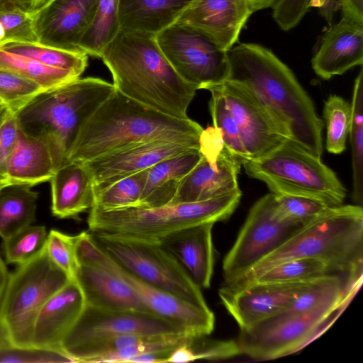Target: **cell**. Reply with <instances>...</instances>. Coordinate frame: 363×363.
Instances as JSON below:
<instances>
[{"label":"cell","instance_id":"1","mask_svg":"<svg viewBox=\"0 0 363 363\" xmlns=\"http://www.w3.org/2000/svg\"><path fill=\"white\" fill-rule=\"evenodd\" d=\"M228 75L249 89L288 132L313 155L323 153V121L292 71L268 48L252 43L227 51Z\"/></svg>","mask_w":363,"mask_h":363},{"label":"cell","instance_id":"2","mask_svg":"<svg viewBox=\"0 0 363 363\" xmlns=\"http://www.w3.org/2000/svg\"><path fill=\"white\" fill-rule=\"evenodd\" d=\"M202 130L203 128L189 118L182 119L164 114L115 89L81 126L68 162H85L155 140L199 148Z\"/></svg>","mask_w":363,"mask_h":363},{"label":"cell","instance_id":"3","mask_svg":"<svg viewBox=\"0 0 363 363\" xmlns=\"http://www.w3.org/2000/svg\"><path fill=\"white\" fill-rule=\"evenodd\" d=\"M101 59L116 91L169 116L189 118L187 108L197 89L174 70L156 35L121 28Z\"/></svg>","mask_w":363,"mask_h":363},{"label":"cell","instance_id":"4","mask_svg":"<svg viewBox=\"0 0 363 363\" xmlns=\"http://www.w3.org/2000/svg\"><path fill=\"white\" fill-rule=\"evenodd\" d=\"M317 258L360 284L363 272V208L358 205L330 207L296 230L281 245L243 274L223 286H244L269 269L295 259Z\"/></svg>","mask_w":363,"mask_h":363},{"label":"cell","instance_id":"5","mask_svg":"<svg viewBox=\"0 0 363 363\" xmlns=\"http://www.w3.org/2000/svg\"><path fill=\"white\" fill-rule=\"evenodd\" d=\"M114 91L113 84L96 77L43 90L15 113L18 128L47 144L56 169L68 162L84 122Z\"/></svg>","mask_w":363,"mask_h":363},{"label":"cell","instance_id":"6","mask_svg":"<svg viewBox=\"0 0 363 363\" xmlns=\"http://www.w3.org/2000/svg\"><path fill=\"white\" fill-rule=\"evenodd\" d=\"M241 196L238 189L226 195L199 202L111 210L94 206L90 209L87 224L94 234L159 240L189 226L228 219L238 207Z\"/></svg>","mask_w":363,"mask_h":363},{"label":"cell","instance_id":"7","mask_svg":"<svg viewBox=\"0 0 363 363\" xmlns=\"http://www.w3.org/2000/svg\"><path fill=\"white\" fill-rule=\"evenodd\" d=\"M244 166L251 178L264 182L277 195L301 196L334 207L342 205L346 189L336 174L295 141L287 139L261 158Z\"/></svg>","mask_w":363,"mask_h":363},{"label":"cell","instance_id":"8","mask_svg":"<svg viewBox=\"0 0 363 363\" xmlns=\"http://www.w3.org/2000/svg\"><path fill=\"white\" fill-rule=\"evenodd\" d=\"M69 279L48 257L46 248L9 274L0 301V316L12 345L31 346L35 318L45 303Z\"/></svg>","mask_w":363,"mask_h":363},{"label":"cell","instance_id":"9","mask_svg":"<svg viewBox=\"0 0 363 363\" xmlns=\"http://www.w3.org/2000/svg\"><path fill=\"white\" fill-rule=\"evenodd\" d=\"M92 235L118 264L142 281L186 302L208 307L201 289L159 240Z\"/></svg>","mask_w":363,"mask_h":363},{"label":"cell","instance_id":"10","mask_svg":"<svg viewBox=\"0 0 363 363\" xmlns=\"http://www.w3.org/2000/svg\"><path fill=\"white\" fill-rule=\"evenodd\" d=\"M347 303H329L310 312H282L240 330L237 341L240 353L259 360L279 358L296 352L322 333Z\"/></svg>","mask_w":363,"mask_h":363},{"label":"cell","instance_id":"11","mask_svg":"<svg viewBox=\"0 0 363 363\" xmlns=\"http://www.w3.org/2000/svg\"><path fill=\"white\" fill-rule=\"evenodd\" d=\"M76 257L78 264L86 262L98 264L125 282L150 313L183 327L199 337L206 336L213 330L215 316L208 307L186 302L142 281L105 252L92 233L82 232L76 235Z\"/></svg>","mask_w":363,"mask_h":363},{"label":"cell","instance_id":"12","mask_svg":"<svg viewBox=\"0 0 363 363\" xmlns=\"http://www.w3.org/2000/svg\"><path fill=\"white\" fill-rule=\"evenodd\" d=\"M156 40L177 74L197 90L227 79V52L191 27L175 22L158 33Z\"/></svg>","mask_w":363,"mask_h":363},{"label":"cell","instance_id":"13","mask_svg":"<svg viewBox=\"0 0 363 363\" xmlns=\"http://www.w3.org/2000/svg\"><path fill=\"white\" fill-rule=\"evenodd\" d=\"M274 196L270 192L250 208L233 246L223 259L224 284L243 274L301 228L280 221L274 214Z\"/></svg>","mask_w":363,"mask_h":363},{"label":"cell","instance_id":"14","mask_svg":"<svg viewBox=\"0 0 363 363\" xmlns=\"http://www.w3.org/2000/svg\"><path fill=\"white\" fill-rule=\"evenodd\" d=\"M182 333L196 335L183 327L148 312L111 310L85 305L78 319L64 338L61 349L68 354L72 350L86 343L117 335H154Z\"/></svg>","mask_w":363,"mask_h":363},{"label":"cell","instance_id":"15","mask_svg":"<svg viewBox=\"0 0 363 363\" xmlns=\"http://www.w3.org/2000/svg\"><path fill=\"white\" fill-rule=\"evenodd\" d=\"M213 86L220 91L230 111L249 160L264 157L290 138L283 125L245 86L225 79Z\"/></svg>","mask_w":363,"mask_h":363},{"label":"cell","instance_id":"16","mask_svg":"<svg viewBox=\"0 0 363 363\" xmlns=\"http://www.w3.org/2000/svg\"><path fill=\"white\" fill-rule=\"evenodd\" d=\"M313 281H253L235 289L223 286L218 291V296L240 330H245L285 310L298 294Z\"/></svg>","mask_w":363,"mask_h":363},{"label":"cell","instance_id":"17","mask_svg":"<svg viewBox=\"0 0 363 363\" xmlns=\"http://www.w3.org/2000/svg\"><path fill=\"white\" fill-rule=\"evenodd\" d=\"M96 5L97 0H48L31 12L38 43L79 50V43L92 21Z\"/></svg>","mask_w":363,"mask_h":363},{"label":"cell","instance_id":"18","mask_svg":"<svg viewBox=\"0 0 363 363\" xmlns=\"http://www.w3.org/2000/svg\"><path fill=\"white\" fill-rule=\"evenodd\" d=\"M254 12L247 0H191L176 22L196 30L227 52Z\"/></svg>","mask_w":363,"mask_h":363},{"label":"cell","instance_id":"19","mask_svg":"<svg viewBox=\"0 0 363 363\" xmlns=\"http://www.w3.org/2000/svg\"><path fill=\"white\" fill-rule=\"evenodd\" d=\"M199 150L201 160L182 180L170 203L203 201L239 189L242 165L225 147Z\"/></svg>","mask_w":363,"mask_h":363},{"label":"cell","instance_id":"20","mask_svg":"<svg viewBox=\"0 0 363 363\" xmlns=\"http://www.w3.org/2000/svg\"><path fill=\"white\" fill-rule=\"evenodd\" d=\"M191 148L187 144L155 140L123 148L83 163L94 192L130 174L147 169L166 158Z\"/></svg>","mask_w":363,"mask_h":363},{"label":"cell","instance_id":"21","mask_svg":"<svg viewBox=\"0 0 363 363\" xmlns=\"http://www.w3.org/2000/svg\"><path fill=\"white\" fill-rule=\"evenodd\" d=\"M311 63L315 73L323 79L362 66L363 23L342 16L323 36Z\"/></svg>","mask_w":363,"mask_h":363},{"label":"cell","instance_id":"22","mask_svg":"<svg viewBox=\"0 0 363 363\" xmlns=\"http://www.w3.org/2000/svg\"><path fill=\"white\" fill-rule=\"evenodd\" d=\"M85 305L79 284L69 279L40 310L33 325L31 346L62 350L61 344Z\"/></svg>","mask_w":363,"mask_h":363},{"label":"cell","instance_id":"23","mask_svg":"<svg viewBox=\"0 0 363 363\" xmlns=\"http://www.w3.org/2000/svg\"><path fill=\"white\" fill-rule=\"evenodd\" d=\"M214 223L189 226L159 240L201 289L211 286L214 267Z\"/></svg>","mask_w":363,"mask_h":363},{"label":"cell","instance_id":"24","mask_svg":"<svg viewBox=\"0 0 363 363\" xmlns=\"http://www.w3.org/2000/svg\"><path fill=\"white\" fill-rule=\"evenodd\" d=\"M75 280L83 292L86 305L150 313L125 282L98 264L79 262Z\"/></svg>","mask_w":363,"mask_h":363},{"label":"cell","instance_id":"25","mask_svg":"<svg viewBox=\"0 0 363 363\" xmlns=\"http://www.w3.org/2000/svg\"><path fill=\"white\" fill-rule=\"evenodd\" d=\"M50 182L54 216L77 218L94 206V183L83 163L70 161L64 164L55 169Z\"/></svg>","mask_w":363,"mask_h":363},{"label":"cell","instance_id":"26","mask_svg":"<svg viewBox=\"0 0 363 363\" xmlns=\"http://www.w3.org/2000/svg\"><path fill=\"white\" fill-rule=\"evenodd\" d=\"M55 167L47 144L30 136L18 128L16 141L9 155L5 184L31 186L48 182Z\"/></svg>","mask_w":363,"mask_h":363},{"label":"cell","instance_id":"27","mask_svg":"<svg viewBox=\"0 0 363 363\" xmlns=\"http://www.w3.org/2000/svg\"><path fill=\"white\" fill-rule=\"evenodd\" d=\"M201 157L199 148H191L149 168L139 206L152 208L170 203L180 182Z\"/></svg>","mask_w":363,"mask_h":363},{"label":"cell","instance_id":"28","mask_svg":"<svg viewBox=\"0 0 363 363\" xmlns=\"http://www.w3.org/2000/svg\"><path fill=\"white\" fill-rule=\"evenodd\" d=\"M191 0H118V16L123 29L158 33L175 23Z\"/></svg>","mask_w":363,"mask_h":363},{"label":"cell","instance_id":"29","mask_svg":"<svg viewBox=\"0 0 363 363\" xmlns=\"http://www.w3.org/2000/svg\"><path fill=\"white\" fill-rule=\"evenodd\" d=\"M27 184H4L0 187V236L3 240L35 220L38 192Z\"/></svg>","mask_w":363,"mask_h":363},{"label":"cell","instance_id":"30","mask_svg":"<svg viewBox=\"0 0 363 363\" xmlns=\"http://www.w3.org/2000/svg\"><path fill=\"white\" fill-rule=\"evenodd\" d=\"M0 49L33 59L48 67L72 72L80 77L88 64V55L80 50L53 48L39 43L4 42Z\"/></svg>","mask_w":363,"mask_h":363},{"label":"cell","instance_id":"31","mask_svg":"<svg viewBox=\"0 0 363 363\" xmlns=\"http://www.w3.org/2000/svg\"><path fill=\"white\" fill-rule=\"evenodd\" d=\"M121 28L118 0H97L94 18L78 48L87 55L101 58L103 51Z\"/></svg>","mask_w":363,"mask_h":363},{"label":"cell","instance_id":"32","mask_svg":"<svg viewBox=\"0 0 363 363\" xmlns=\"http://www.w3.org/2000/svg\"><path fill=\"white\" fill-rule=\"evenodd\" d=\"M349 135L352 150V199L362 206L363 201V69L356 77L351 103Z\"/></svg>","mask_w":363,"mask_h":363},{"label":"cell","instance_id":"33","mask_svg":"<svg viewBox=\"0 0 363 363\" xmlns=\"http://www.w3.org/2000/svg\"><path fill=\"white\" fill-rule=\"evenodd\" d=\"M328 276H340L360 285L340 274L328 262L317 258L295 259L282 262L263 272L253 281L293 283L308 281Z\"/></svg>","mask_w":363,"mask_h":363},{"label":"cell","instance_id":"34","mask_svg":"<svg viewBox=\"0 0 363 363\" xmlns=\"http://www.w3.org/2000/svg\"><path fill=\"white\" fill-rule=\"evenodd\" d=\"M0 67L35 82L43 90L50 89L79 78L72 72L48 67L33 59L1 49Z\"/></svg>","mask_w":363,"mask_h":363},{"label":"cell","instance_id":"35","mask_svg":"<svg viewBox=\"0 0 363 363\" xmlns=\"http://www.w3.org/2000/svg\"><path fill=\"white\" fill-rule=\"evenodd\" d=\"M147 169L120 179L95 192L94 206L105 210L139 206Z\"/></svg>","mask_w":363,"mask_h":363},{"label":"cell","instance_id":"36","mask_svg":"<svg viewBox=\"0 0 363 363\" xmlns=\"http://www.w3.org/2000/svg\"><path fill=\"white\" fill-rule=\"evenodd\" d=\"M351 104L333 94L325 102L323 117L326 125L325 147L328 152L342 153L346 147L351 121Z\"/></svg>","mask_w":363,"mask_h":363},{"label":"cell","instance_id":"37","mask_svg":"<svg viewBox=\"0 0 363 363\" xmlns=\"http://www.w3.org/2000/svg\"><path fill=\"white\" fill-rule=\"evenodd\" d=\"M47 237L45 226L30 225L3 240L6 262L21 265L28 262L43 250Z\"/></svg>","mask_w":363,"mask_h":363},{"label":"cell","instance_id":"38","mask_svg":"<svg viewBox=\"0 0 363 363\" xmlns=\"http://www.w3.org/2000/svg\"><path fill=\"white\" fill-rule=\"evenodd\" d=\"M274 196V212L277 218L283 223L297 227L309 223L331 207L318 200L305 196Z\"/></svg>","mask_w":363,"mask_h":363},{"label":"cell","instance_id":"39","mask_svg":"<svg viewBox=\"0 0 363 363\" xmlns=\"http://www.w3.org/2000/svg\"><path fill=\"white\" fill-rule=\"evenodd\" d=\"M209 111L216 128L221 133L225 147L243 165L248 157L243 147L237 125L218 89L210 87Z\"/></svg>","mask_w":363,"mask_h":363},{"label":"cell","instance_id":"40","mask_svg":"<svg viewBox=\"0 0 363 363\" xmlns=\"http://www.w3.org/2000/svg\"><path fill=\"white\" fill-rule=\"evenodd\" d=\"M42 91L35 82L0 67V99L13 113Z\"/></svg>","mask_w":363,"mask_h":363},{"label":"cell","instance_id":"41","mask_svg":"<svg viewBox=\"0 0 363 363\" xmlns=\"http://www.w3.org/2000/svg\"><path fill=\"white\" fill-rule=\"evenodd\" d=\"M45 248L51 261L69 279H75L79 267L76 257V235H69L52 229L48 233Z\"/></svg>","mask_w":363,"mask_h":363},{"label":"cell","instance_id":"42","mask_svg":"<svg viewBox=\"0 0 363 363\" xmlns=\"http://www.w3.org/2000/svg\"><path fill=\"white\" fill-rule=\"evenodd\" d=\"M0 23L5 31L1 43H38L31 12L11 5L0 10Z\"/></svg>","mask_w":363,"mask_h":363},{"label":"cell","instance_id":"43","mask_svg":"<svg viewBox=\"0 0 363 363\" xmlns=\"http://www.w3.org/2000/svg\"><path fill=\"white\" fill-rule=\"evenodd\" d=\"M75 362L64 351L35 346L10 345L0 350V363Z\"/></svg>","mask_w":363,"mask_h":363},{"label":"cell","instance_id":"44","mask_svg":"<svg viewBox=\"0 0 363 363\" xmlns=\"http://www.w3.org/2000/svg\"><path fill=\"white\" fill-rule=\"evenodd\" d=\"M310 0H277L272 8V16L279 27L285 31L295 28L309 8Z\"/></svg>","mask_w":363,"mask_h":363},{"label":"cell","instance_id":"45","mask_svg":"<svg viewBox=\"0 0 363 363\" xmlns=\"http://www.w3.org/2000/svg\"><path fill=\"white\" fill-rule=\"evenodd\" d=\"M204 337V336H203ZM194 338L190 345L197 359H222L240 354L237 342L202 340Z\"/></svg>","mask_w":363,"mask_h":363},{"label":"cell","instance_id":"46","mask_svg":"<svg viewBox=\"0 0 363 363\" xmlns=\"http://www.w3.org/2000/svg\"><path fill=\"white\" fill-rule=\"evenodd\" d=\"M18 131L16 115L12 114L0 127V182L5 184L6 165Z\"/></svg>","mask_w":363,"mask_h":363},{"label":"cell","instance_id":"47","mask_svg":"<svg viewBox=\"0 0 363 363\" xmlns=\"http://www.w3.org/2000/svg\"><path fill=\"white\" fill-rule=\"evenodd\" d=\"M335 8L340 9L342 16L363 23V0H335Z\"/></svg>","mask_w":363,"mask_h":363},{"label":"cell","instance_id":"48","mask_svg":"<svg viewBox=\"0 0 363 363\" xmlns=\"http://www.w3.org/2000/svg\"><path fill=\"white\" fill-rule=\"evenodd\" d=\"M191 344L181 345L174 349L167 357L166 363H184L195 361L196 354Z\"/></svg>","mask_w":363,"mask_h":363},{"label":"cell","instance_id":"49","mask_svg":"<svg viewBox=\"0 0 363 363\" xmlns=\"http://www.w3.org/2000/svg\"><path fill=\"white\" fill-rule=\"evenodd\" d=\"M172 350L140 354L133 357L128 363H166Z\"/></svg>","mask_w":363,"mask_h":363},{"label":"cell","instance_id":"50","mask_svg":"<svg viewBox=\"0 0 363 363\" xmlns=\"http://www.w3.org/2000/svg\"><path fill=\"white\" fill-rule=\"evenodd\" d=\"M11 4L28 12H33L42 6L48 0H7Z\"/></svg>","mask_w":363,"mask_h":363},{"label":"cell","instance_id":"51","mask_svg":"<svg viewBox=\"0 0 363 363\" xmlns=\"http://www.w3.org/2000/svg\"><path fill=\"white\" fill-rule=\"evenodd\" d=\"M13 345L9 329L0 316V350Z\"/></svg>","mask_w":363,"mask_h":363},{"label":"cell","instance_id":"52","mask_svg":"<svg viewBox=\"0 0 363 363\" xmlns=\"http://www.w3.org/2000/svg\"><path fill=\"white\" fill-rule=\"evenodd\" d=\"M9 273L5 262L0 257V301L2 298Z\"/></svg>","mask_w":363,"mask_h":363},{"label":"cell","instance_id":"53","mask_svg":"<svg viewBox=\"0 0 363 363\" xmlns=\"http://www.w3.org/2000/svg\"><path fill=\"white\" fill-rule=\"evenodd\" d=\"M12 114L13 113L6 104L0 103V127Z\"/></svg>","mask_w":363,"mask_h":363},{"label":"cell","instance_id":"54","mask_svg":"<svg viewBox=\"0 0 363 363\" xmlns=\"http://www.w3.org/2000/svg\"><path fill=\"white\" fill-rule=\"evenodd\" d=\"M336 10L335 0H330L326 8L320 12L322 16L329 22L332 21L334 11Z\"/></svg>","mask_w":363,"mask_h":363},{"label":"cell","instance_id":"55","mask_svg":"<svg viewBox=\"0 0 363 363\" xmlns=\"http://www.w3.org/2000/svg\"><path fill=\"white\" fill-rule=\"evenodd\" d=\"M330 0H310L309 8H318L322 12L328 6Z\"/></svg>","mask_w":363,"mask_h":363},{"label":"cell","instance_id":"56","mask_svg":"<svg viewBox=\"0 0 363 363\" xmlns=\"http://www.w3.org/2000/svg\"><path fill=\"white\" fill-rule=\"evenodd\" d=\"M11 5H14L11 4V2L8 1L7 0H0V10L9 7Z\"/></svg>","mask_w":363,"mask_h":363},{"label":"cell","instance_id":"57","mask_svg":"<svg viewBox=\"0 0 363 363\" xmlns=\"http://www.w3.org/2000/svg\"><path fill=\"white\" fill-rule=\"evenodd\" d=\"M5 36V31L3 26L0 23V43L3 41Z\"/></svg>","mask_w":363,"mask_h":363},{"label":"cell","instance_id":"58","mask_svg":"<svg viewBox=\"0 0 363 363\" xmlns=\"http://www.w3.org/2000/svg\"><path fill=\"white\" fill-rule=\"evenodd\" d=\"M3 184H3V183H1V182H0V187H1Z\"/></svg>","mask_w":363,"mask_h":363},{"label":"cell","instance_id":"59","mask_svg":"<svg viewBox=\"0 0 363 363\" xmlns=\"http://www.w3.org/2000/svg\"><path fill=\"white\" fill-rule=\"evenodd\" d=\"M0 103H3L2 101L0 99Z\"/></svg>","mask_w":363,"mask_h":363}]
</instances>
